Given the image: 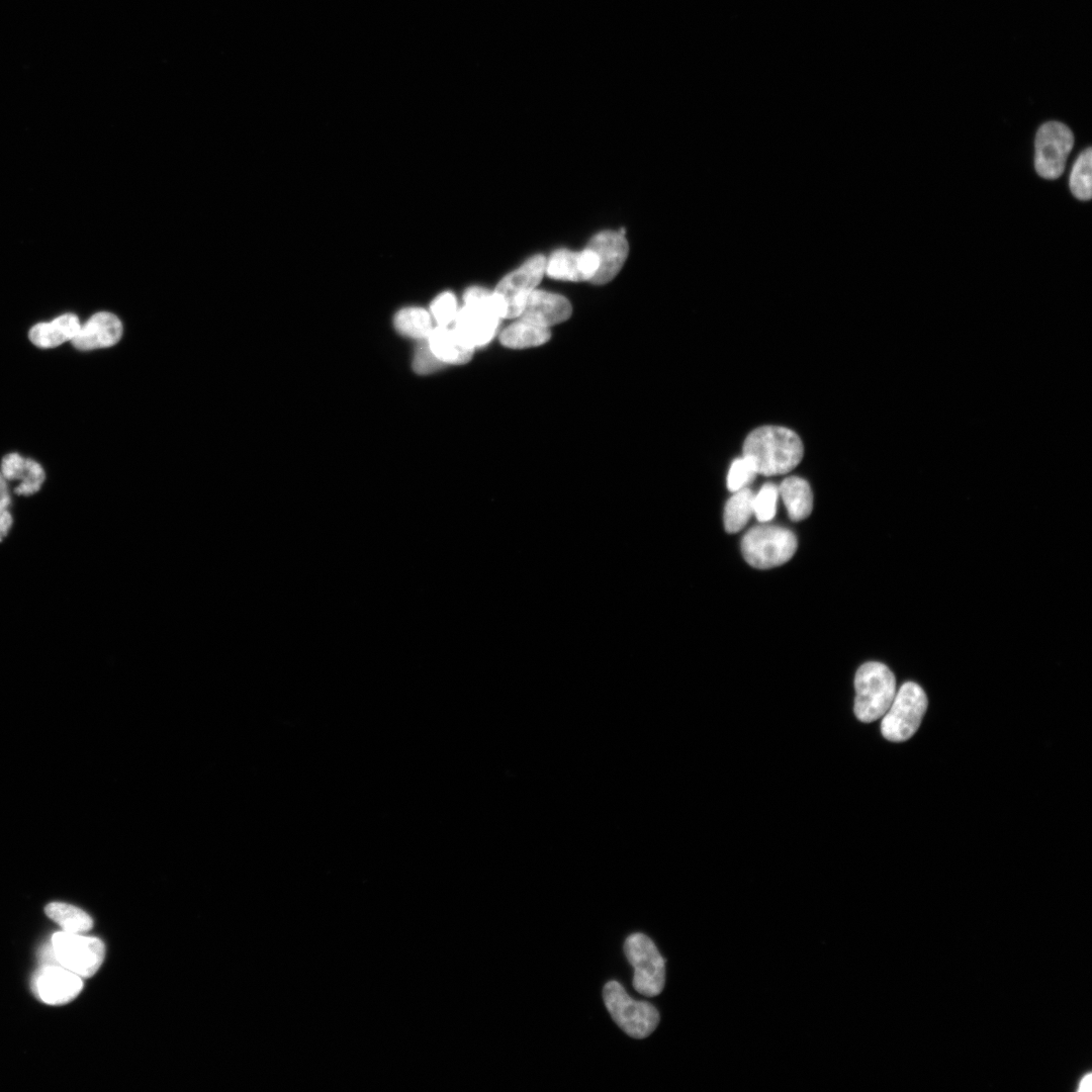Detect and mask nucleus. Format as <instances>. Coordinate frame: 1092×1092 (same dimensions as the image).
<instances>
[{
    "label": "nucleus",
    "mask_w": 1092,
    "mask_h": 1092,
    "mask_svg": "<svg viewBox=\"0 0 1092 1092\" xmlns=\"http://www.w3.org/2000/svg\"><path fill=\"white\" fill-rule=\"evenodd\" d=\"M12 525V518L7 508H0V541L7 535Z\"/></svg>",
    "instance_id": "c756f323"
},
{
    "label": "nucleus",
    "mask_w": 1092,
    "mask_h": 1092,
    "mask_svg": "<svg viewBox=\"0 0 1092 1092\" xmlns=\"http://www.w3.org/2000/svg\"><path fill=\"white\" fill-rule=\"evenodd\" d=\"M778 488L791 520L798 522L811 514L813 493L805 479L790 476L785 478Z\"/></svg>",
    "instance_id": "a211bd4d"
},
{
    "label": "nucleus",
    "mask_w": 1092,
    "mask_h": 1092,
    "mask_svg": "<svg viewBox=\"0 0 1092 1092\" xmlns=\"http://www.w3.org/2000/svg\"><path fill=\"white\" fill-rule=\"evenodd\" d=\"M431 311L439 326H448L458 311L455 296L450 292L441 293L432 302Z\"/></svg>",
    "instance_id": "bb28decb"
},
{
    "label": "nucleus",
    "mask_w": 1092,
    "mask_h": 1092,
    "mask_svg": "<svg viewBox=\"0 0 1092 1092\" xmlns=\"http://www.w3.org/2000/svg\"><path fill=\"white\" fill-rule=\"evenodd\" d=\"M624 951L634 968V989L647 997L660 994L665 983V961L654 942L636 932L626 938Z\"/></svg>",
    "instance_id": "6e6552de"
},
{
    "label": "nucleus",
    "mask_w": 1092,
    "mask_h": 1092,
    "mask_svg": "<svg viewBox=\"0 0 1092 1092\" xmlns=\"http://www.w3.org/2000/svg\"><path fill=\"white\" fill-rule=\"evenodd\" d=\"M395 328L410 338L425 340L433 330L430 314L421 307H406L399 310L394 318Z\"/></svg>",
    "instance_id": "4be33fe9"
},
{
    "label": "nucleus",
    "mask_w": 1092,
    "mask_h": 1092,
    "mask_svg": "<svg viewBox=\"0 0 1092 1092\" xmlns=\"http://www.w3.org/2000/svg\"><path fill=\"white\" fill-rule=\"evenodd\" d=\"M797 545V538L789 529L759 525L745 533L741 550L749 565L768 569L789 561L795 554Z\"/></svg>",
    "instance_id": "20e7f679"
},
{
    "label": "nucleus",
    "mask_w": 1092,
    "mask_h": 1092,
    "mask_svg": "<svg viewBox=\"0 0 1092 1092\" xmlns=\"http://www.w3.org/2000/svg\"><path fill=\"white\" fill-rule=\"evenodd\" d=\"M46 478L42 466L35 460L27 458L25 469L19 479L15 492L22 495H30L37 492Z\"/></svg>",
    "instance_id": "393cba45"
},
{
    "label": "nucleus",
    "mask_w": 1092,
    "mask_h": 1092,
    "mask_svg": "<svg viewBox=\"0 0 1092 1092\" xmlns=\"http://www.w3.org/2000/svg\"><path fill=\"white\" fill-rule=\"evenodd\" d=\"M421 341L415 354L414 369L420 374L434 372L444 364L431 351L427 339Z\"/></svg>",
    "instance_id": "cd10ccee"
},
{
    "label": "nucleus",
    "mask_w": 1092,
    "mask_h": 1092,
    "mask_svg": "<svg viewBox=\"0 0 1092 1092\" xmlns=\"http://www.w3.org/2000/svg\"><path fill=\"white\" fill-rule=\"evenodd\" d=\"M752 499L753 493L745 487L735 491L727 500L723 513V523L728 533H737L745 527L753 515Z\"/></svg>",
    "instance_id": "412c9836"
},
{
    "label": "nucleus",
    "mask_w": 1092,
    "mask_h": 1092,
    "mask_svg": "<svg viewBox=\"0 0 1092 1092\" xmlns=\"http://www.w3.org/2000/svg\"><path fill=\"white\" fill-rule=\"evenodd\" d=\"M550 336L549 329L520 318L500 333L499 341L506 347L523 349L543 345Z\"/></svg>",
    "instance_id": "6ab92c4d"
},
{
    "label": "nucleus",
    "mask_w": 1092,
    "mask_h": 1092,
    "mask_svg": "<svg viewBox=\"0 0 1092 1092\" xmlns=\"http://www.w3.org/2000/svg\"><path fill=\"white\" fill-rule=\"evenodd\" d=\"M1092 1075H1086L1080 1082L1079 1091L1086 1092L1091 1090Z\"/></svg>",
    "instance_id": "2f4dec72"
},
{
    "label": "nucleus",
    "mask_w": 1092,
    "mask_h": 1092,
    "mask_svg": "<svg viewBox=\"0 0 1092 1092\" xmlns=\"http://www.w3.org/2000/svg\"><path fill=\"white\" fill-rule=\"evenodd\" d=\"M586 248L598 256V270L589 282L599 285L610 282L619 273L629 253L625 235L614 231L598 233Z\"/></svg>",
    "instance_id": "f8f14e48"
},
{
    "label": "nucleus",
    "mask_w": 1092,
    "mask_h": 1092,
    "mask_svg": "<svg viewBox=\"0 0 1092 1092\" xmlns=\"http://www.w3.org/2000/svg\"><path fill=\"white\" fill-rule=\"evenodd\" d=\"M927 709V697L913 681L903 684L882 717L881 732L892 742H902L914 735Z\"/></svg>",
    "instance_id": "423d86ee"
},
{
    "label": "nucleus",
    "mask_w": 1092,
    "mask_h": 1092,
    "mask_svg": "<svg viewBox=\"0 0 1092 1092\" xmlns=\"http://www.w3.org/2000/svg\"><path fill=\"white\" fill-rule=\"evenodd\" d=\"M756 471L744 457L734 460L727 475V487L735 492L745 488L755 477Z\"/></svg>",
    "instance_id": "a878e982"
},
{
    "label": "nucleus",
    "mask_w": 1092,
    "mask_h": 1092,
    "mask_svg": "<svg viewBox=\"0 0 1092 1092\" xmlns=\"http://www.w3.org/2000/svg\"><path fill=\"white\" fill-rule=\"evenodd\" d=\"M10 503V495L6 484V479L0 472V508H7Z\"/></svg>",
    "instance_id": "7c9ffc66"
},
{
    "label": "nucleus",
    "mask_w": 1092,
    "mask_h": 1092,
    "mask_svg": "<svg viewBox=\"0 0 1092 1092\" xmlns=\"http://www.w3.org/2000/svg\"><path fill=\"white\" fill-rule=\"evenodd\" d=\"M81 323L74 313H63L52 321L33 325L28 331L29 341L37 348L52 349L72 342L79 332Z\"/></svg>",
    "instance_id": "dca6fc26"
},
{
    "label": "nucleus",
    "mask_w": 1092,
    "mask_h": 1092,
    "mask_svg": "<svg viewBox=\"0 0 1092 1092\" xmlns=\"http://www.w3.org/2000/svg\"><path fill=\"white\" fill-rule=\"evenodd\" d=\"M855 717L871 723L884 716L897 692L896 678L890 668L877 661L859 666L854 676Z\"/></svg>",
    "instance_id": "f03ea898"
},
{
    "label": "nucleus",
    "mask_w": 1092,
    "mask_h": 1092,
    "mask_svg": "<svg viewBox=\"0 0 1092 1092\" xmlns=\"http://www.w3.org/2000/svg\"><path fill=\"white\" fill-rule=\"evenodd\" d=\"M121 335L122 324L119 318L111 312L100 311L81 324L71 343L80 351H90L115 345Z\"/></svg>",
    "instance_id": "2eb2a0df"
},
{
    "label": "nucleus",
    "mask_w": 1092,
    "mask_h": 1092,
    "mask_svg": "<svg viewBox=\"0 0 1092 1092\" xmlns=\"http://www.w3.org/2000/svg\"><path fill=\"white\" fill-rule=\"evenodd\" d=\"M427 342L431 351L443 364L466 363L471 359L474 351V348L455 329H450L448 326L433 328Z\"/></svg>",
    "instance_id": "f3484780"
},
{
    "label": "nucleus",
    "mask_w": 1092,
    "mask_h": 1092,
    "mask_svg": "<svg viewBox=\"0 0 1092 1092\" xmlns=\"http://www.w3.org/2000/svg\"><path fill=\"white\" fill-rule=\"evenodd\" d=\"M779 488L774 483H765L756 494H753V515L760 523H767L777 513Z\"/></svg>",
    "instance_id": "b1692460"
},
{
    "label": "nucleus",
    "mask_w": 1092,
    "mask_h": 1092,
    "mask_svg": "<svg viewBox=\"0 0 1092 1092\" xmlns=\"http://www.w3.org/2000/svg\"><path fill=\"white\" fill-rule=\"evenodd\" d=\"M26 460V457L17 452L6 454L1 461V474L6 480H19L25 469Z\"/></svg>",
    "instance_id": "c85d7f7f"
},
{
    "label": "nucleus",
    "mask_w": 1092,
    "mask_h": 1092,
    "mask_svg": "<svg viewBox=\"0 0 1092 1092\" xmlns=\"http://www.w3.org/2000/svg\"><path fill=\"white\" fill-rule=\"evenodd\" d=\"M33 988L47 1004L61 1005L72 1001L83 988L82 978L61 965H44L37 971Z\"/></svg>",
    "instance_id": "9b49d317"
},
{
    "label": "nucleus",
    "mask_w": 1092,
    "mask_h": 1092,
    "mask_svg": "<svg viewBox=\"0 0 1092 1092\" xmlns=\"http://www.w3.org/2000/svg\"><path fill=\"white\" fill-rule=\"evenodd\" d=\"M1074 146V134L1063 122L1048 121L1035 134L1034 167L1044 179H1057L1065 171L1066 162Z\"/></svg>",
    "instance_id": "9d476101"
},
{
    "label": "nucleus",
    "mask_w": 1092,
    "mask_h": 1092,
    "mask_svg": "<svg viewBox=\"0 0 1092 1092\" xmlns=\"http://www.w3.org/2000/svg\"><path fill=\"white\" fill-rule=\"evenodd\" d=\"M44 912L67 932L84 933L93 926L92 918L85 911L67 903H50Z\"/></svg>",
    "instance_id": "aec40b11"
},
{
    "label": "nucleus",
    "mask_w": 1092,
    "mask_h": 1092,
    "mask_svg": "<svg viewBox=\"0 0 1092 1092\" xmlns=\"http://www.w3.org/2000/svg\"><path fill=\"white\" fill-rule=\"evenodd\" d=\"M545 266V257L535 255L498 282L492 295L502 318L520 316L528 296L541 281Z\"/></svg>",
    "instance_id": "0eeeda50"
},
{
    "label": "nucleus",
    "mask_w": 1092,
    "mask_h": 1092,
    "mask_svg": "<svg viewBox=\"0 0 1092 1092\" xmlns=\"http://www.w3.org/2000/svg\"><path fill=\"white\" fill-rule=\"evenodd\" d=\"M603 999L613 1020L631 1037L645 1038L659 1023L657 1009L647 1001L631 998L617 981L605 985Z\"/></svg>",
    "instance_id": "39448f33"
},
{
    "label": "nucleus",
    "mask_w": 1092,
    "mask_h": 1092,
    "mask_svg": "<svg viewBox=\"0 0 1092 1092\" xmlns=\"http://www.w3.org/2000/svg\"><path fill=\"white\" fill-rule=\"evenodd\" d=\"M52 947L59 965L81 978L92 977L105 956L103 942L82 933L60 931L52 937Z\"/></svg>",
    "instance_id": "1a4fd4ad"
},
{
    "label": "nucleus",
    "mask_w": 1092,
    "mask_h": 1092,
    "mask_svg": "<svg viewBox=\"0 0 1092 1092\" xmlns=\"http://www.w3.org/2000/svg\"><path fill=\"white\" fill-rule=\"evenodd\" d=\"M1092 151L1084 150L1075 161L1070 174L1069 186L1072 194L1079 200L1087 201L1092 196Z\"/></svg>",
    "instance_id": "5701e85b"
},
{
    "label": "nucleus",
    "mask_w": 1092,
    "mask_h": 1092,
    "mask_svg": "<svg viewBox=\"0 0 1092 1092\" xmlns=\"http://www.w3.org/2000/svg\"><path fill=\"white\" fill-rule=\"evenodd\" d=\"M743 457L757 474H785L800 463L803 445L795 432L784 427L764 426L755 429L746 437Z\"/></svg>",
    "instance_id": "f257e3e1"
},
{
    "label": "nucleus",
    "mask_w": 1092,
    "mask_h": 1092,
    "mask_svg": "<svg viewBox=\"0 0 1092 1092\" xmlns=\"http://www.w3.org/2000/svg\"><path fill=\"white\" fill-rule=\"evenodd\" d=\"M464 302L456 313L454 329L473 348L484 346L495 335L502 318L492 292L470 287L464 294Z\"/></svg>",
    "instance_id": "7ed1b4c3"
},
{
    "label": "nucleus",
    "mask_w": 1092,
    "mask_h": 1092,
    "mask_svg": "<svg viewBox=\"0 0 1092 1092\" xmlns=\"http://www.w3.org/2000/svg\"><path fill=\"white\" fill-rule=\"evenodd\" d=\"M598 256L588 248L580 252L561 249L555 251L546 260L545 273L549 277L558 280L590 281L598 270Z\"/></svg>",
    "instance_id": "ddd939ff"
},
{
    "label": "nucleus",
    "mask_w": 1092,
    "mask_h": 1092,
    "mask_svg": "<svg viewBox=\"0 0 1092 1092\" xmlns=\"http://www.w3.org/2000/svg\"><path fill=\"white\" fill-rule=\"evenodd\" d=\"M572 307L562 295L535 289L528 296L520 318L549 329L566 321L571 315Z\"/></svg>",
    "instance_id": "4468645a"
}]
</instances>
